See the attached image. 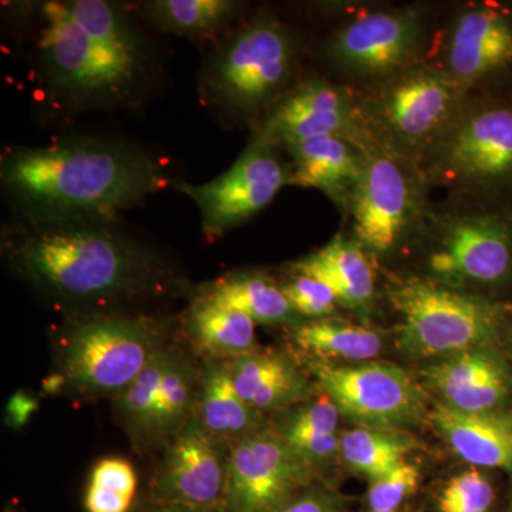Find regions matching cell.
Segmentation results:
<instances>
[{
	"label": "cell",
	"instance_id": "cell-1",
	"mask_svg": "<svg viewBox=\"0 0 512 512\" xmlns=\"http://www.w3.org/2000/svg\"><path fill=\"white\" fill-rule=\"evenodd\" d=\"M0 256L16 281L62 316L163 312L194 286L174 256L121 220H8Z\"/></svg>",
	"mask_w": 512,
	"mask_h": 512
},
{
	"label": "cell",
	"instance_id": "cell-2",
	"mask_svg": "<svg viewBox=\"0 0 512 512\" xmlns=\"http://www.w3.org/2000/svg\"><path fill=\"white\" fill-rule=\"evenodd\" d=\"M40 97L59 116L140 109L165 76L140 19L109 0H47L22 8Z\"/></svg>",
	"mask_w": 512,
	"mask_h": 512
},
{
	"label": "cell",
	"instance_id": "cell-3",
	"mask_svg": "<svg viewBox=\"0 0 512 512\" xmlns=\"http://www.w3.org/2000/svg\"><path fill=\"white\" fill-rule=\"evenodd\" d=\"M167 163L123 137L74 134L45 146H13L0 157L9 220H121L173 183Z\"/></svg>",
	"mask_w": 512,
	"mask_h": 512
},
{
	"label": "cell",
	"instance_id": "cell-4",
	"mask_svg": "<svg viewBox=\"0 0 512 512\" xmlns=\"http://www.w3.org/2000/svg\"><path fill=\"white\" fill-rule=\"evenodd\" d=\"M165 312H90L62 316L53 329L50 396L79 403L113 402L178 335Z\"/></svg>",
	"mask_w": 512,
	"mask_h": 512
},
{
	"label": "cell",
	"instance_id": "cell-5",
	"mask_svg": "<svg viewBox=\"0 0 512 512\" xmlns=\"http://www.w3.org/2000/svg\"><path fill=\"white\" fill-rule=\"evenodd\" d=\"M298 33L268 12L242 20L205 56L198 89L201 100L222 123L261 124L299 82Z\"/></svg>",
	"mask_w": 512,
	"mask_h": 512
},
{
	"label": "cell",
	"instance_id": "cell-6",
	"mask_svg": "<svg viewBox=\"0 0 512 512\" xmlns=\"http://www.w3.org/2000/svg\"><path fill=\"white\" fill-rule=\"evenodd\" d=\"M410 247L423 254L417 276L501 301L512 288V198L443 195Z\"/></svg>",
	"mask_w": 512,
	"mask_h": 512
},
{
	"label": "cell",
	"instance_id": "cell-7",
	"mask_svg": "<svg viewBox=\"0 0 512 512\" xmlns=\"http://www.w3.org/2000/svg\"><path fill=\"white\" fill-rule=\"evenodd\" d=\"M420 167L433 192L512 198L511 90L468 94Z\"/></svg>",
	"mask_w": 512,
	"mask_h": 512
},
{
	"label": "cell",
	"instance_id": "cell-8",
	"mask_svg": "<svg viewBox=\"0 0 512 512\" xmlns=\"http://www.w3.org/2000/svg\"><path fill=\"white\" fill-rule=\"evenodd\" d=\"M387 301L399 316L397 345L420 357L497 348L512 318V303L410 274L390 282Z\"/></svg>",
	"mask_w": 512,
	"mask_h": 512
},
{
	"label": "cell",
	"instance_id": "cell-9",
	"mask_svg": "<svg viewBox=\"0 0 512 512\" xmlns=\"http://www.w3.org/2000/svg\"><path fill=\"white\" fill-rule=\"evenodd\" d=\"M352 92L372 144L419 165L470 94L430 60Z\"/></svg>",
	"mask_w": 512,
	"mask_h": 512
},
{
	"label": "cell",
	"instance_id": "cell-10",
	"mask_svg": "<svg viewBox=\"0 0 512 512\" xmlns=\"http://www.w3.org/2000/svg\"><path fill=\"white\" fill-rule=\"evenodd\" d=\"M419 164L372 144L365 173L343 211L348 235L373 261L409 248L433 198Z\"/></svg>",
	"mask_w": 512,
	"mask_h": 512
},
{
	"label": "cell",
	"instance_id": "cell-11",
	"mask_svg": "<svg viewBox=\"0 0 512 512\" xmlns=\"http://www.w3.org/2000/svg\"><path fill=\"white\" fill-rule=\"evenodd\" d=\"M429 16L417 6L370 10L343 22L323 47L330 66L362 89L429 59Z\"/></svg>",
	"mask_w": 512,
	"mask_h": 512
},
{
	"label": "cell",
	"instance_id": "cell-12",
	"mask_svg": "<svg viewBox=\"0 0 512 512\" xmlns=\"http://www.w3.org/2000/svg\"><path fill=\"white\" fill-rule=\"evenodd\" d=\"M288 185L291 163L281 148L252 130L247 147L225 173L204 184L178 180L174 188L197 205L202 234L212 241L261 214Z\"/></svg>",
	"mask_w": 512,
	"mask_h": 512
},
{
	"label": "cell",
	"instance_id": "cell-13",
	"mask_svg": "<svg viewBox=\"0 0 512 512\" xmlns=\"http://www.w3.org/2000/svg\"><path fill=\"white\" fill-rule=\"evenodd\" d=\"M301 360L319 392L360 426L397 431L417 426L426 416L423 389L402 367L383 362L342 366L305 355Z\"/></svg>",
	"mask_w": 512,
	"mask_h": 512
},
{
	"label": "cell",
	"instance_id": "cell-14",
	"mask_svg": "<svg viewBox=\"0 0 512 512\" xmlns=\"http://www.w3.org/2000/svg\"><path fill=\"white\" fill-rule=\"evenodd\" d=\"M436 63L468 93L498 89L512 74V2H471L448 20Z\"/></svg>",
	"mask_w": 512,
	"mask_h": 512
},
{
	"label": "cell",
	"instance_id": "cell-15",
	"mask_svg": "<svg viewBox=\"0 0 512 512\" xmlns=\"http://www.w3.org/2000/svg\"><path fill=\"white\" fill-rule=\"evenodd\" d=\"M318 478L269 424L232 446L225 511L276 512Z\"/></svg>",
	"mask_w": 512,
	"mask_h": 512
},
{
	"label": "cell",
	"instance_id": "cell-16",
	"mask_svg": "<svg viewBox=\"0 0 512 512\" xmlns=\"http://www.w3.org/2000/svg\"><path fill=\"white\" fill-rule=\"evenodd\" d=\"M231 450L194 417L157 458L141 497L151 503L224 507Z\"/></svg>",
	"mask_w": 512,
	"mask_h": 512
},
{
	"label": "cell",
	"instance_id": "cell-17",
	"mask_svg": "<svg viewBox=\"0 0 512 512\" xmlns=\"http://www.w3.org/2000/svg\"><path fill=\"white\" fill-rule=\"evenodd\" d=\"M254 130L279 148L316 137H342L369 148L352 89L319 76L303 77Z\"/></svg>",
	"mask_w": 512,
	"mask_h": 512
},
{
	"label": "cell",
	"instance_id": "cell-18",
	"mask_svg": "<svg viewBox=\"0 0 512 512\" xmlns=\"http://www.w3.org/2000/svg\"><path fill=\"white\" fill-rule=\"evenodd\" d=\"M440 403L460 412L505 410L512 400V372L495 348L441 357L423 372Z\"/></svg>",
	"mask_w": 512,
	"mask_h": 512
},
{
	"label": "cell",
	"instance_id": "cell-19",
	"mask_svg": "<svg viewBox=\"0 0 512 512\" xmlns=\"http://www.w3.org/2000/svg\"><path fill=\"white\" fill-rule=\"evenodd\" d=\"M227 363L242 399L265 416L308 402L319 390L305 367L286 353L258 349Z\"/></svg>",
	"mask_w": 512,
	"mask_h": 512
},
{
	"label": "cell",
	"instance_id": "cell-20",
	"mask_svg": "<svg viewBox=\"0 0 512 512\" xmlns=\"http://www.w3.org/2000/svg\"><path fill=\"white\" fill-rule=\"evenodd\" d=\"M289 156L292 185L315 188L329 198L340 214L362 180L367 148L342 137H316L281 148Z\"/></svg>",
	"mask_w": 512,
	"mask_h": 512
},
{
	"label": "cell",
	"instance_id": "cell-21",
	"mask_svg": "<svg viewBox=\"0 0 512 512\" xmlns=\"http://www.w3.org/2000/svg\"><path fill=\"white\" fill-rule=\"evenodd\" d=\"M288 269L319 279L329 286L339 305L365 316L376 298V266L372 256L348 235L339 232L328 244L288 265Z\"/></svg>",
	"mask_w": 512,
	"mask_h": 512
},
{
	"label": "cell",
	"instance_id": "cell-22",
	"mask_svg": "<svg viewBox=\"0 0 512 512\" xmlns=\"http://www.w3.org/2000/svg\"><path fill=\"white\" fill-rule=\"evenodd\" d=\"M434 429L458 457L474 467L512 474V413H467L437 403L430 414Z\"/></svg>",
	"mask_w": 512,
	"mask_h": 512
},
{
	"label": "cell",
	"instance_id": "cell-23",
	"mask_svg": "<svg viewBox=\"0 0 512 512\" xmlns=\"http://www.w3.org/2000/svg\"><path fill=\"white\" fill-rule=\"evenodd\" d=\"M178 326L181 338L201 359L232 360L258 350L254 320L204 296L190 293Z\"/></svg>",
	"mask_w": 512,
	"mask_h": 512
},
{
	"label": "cell",
	"instance_id": "cell-24",
	"mask_svg": "<svg viewBox=\"0 0 512 512\" xmlns=\"http://www.w3.org/2000/svg\"><path fill=\"white\" fill-rule=\"evenodd\" d=\"M190 293L231 306L248 315L256 325L292 329L308 322L292 308L278 281L259 271L227 272L192 286Z\"/></svg>",
	"mask_w": 512,
	"mask_h": 512
},
{
	"label": "cell",
	"instance_id": "cell-25",
	"mask_svg": "<svg viewBox=\"0 0 512 512\" xmlns=\"http://www.w3.org/2000/svg\"><path fill=\"white\" fill-rule=\"evenodd\" d=\"M195 417L231 446L269 426L268 416L249 406L238 393L227 360L202 359Z\"/></svg>",
	"mask_w": 512,
	"mask_h": 512
},
{
	"label": "cell",
	"instance_id": "cell-26",
	"mask_svg": "<svg viewBox=\"0 0 512 512\" xmlns=\"http://www.w3.org/2000/svg\"><path fill=\"white\" fill-rule=\"evenodd\" d=\"M245 3L235 0H150L141 18L165 35L210 40L227 35L244 20Z\"/></svg>",
	"mask_w": 512,
	"mask_h": 512
},
{
	"label": "cell",
	"instance_id": "cell-27",
	"mask_svg": "<svg viewBox=\"0 0 512 512\" xmlns=\"http://www.w3.org/2000/svg\"><path fill=\"white\" fill-rule=\"evenodd\" d=\"M289 339L301 355L316 359H342L367 362L376 359L383 340L376 330L346 320L330 318L308 320L289 329Z\"/></svg>",
	"mask_w": 512,
	"mask_h": 512
},
{
	"label": "cell",
	"instance_id": "cell-28",
	"mask_svg": "<svg viewBox=\"0 0 512 512\" xmlns=\"http://www.w3.org/2000/svg\"><path fill=\"white\" fill-rule=\"evenodd\" d=\"M413 448V441L399 431L359 426L340 436L339 454L349 467L373 481L399 466Z\"/></svg>",
	"mask_w": 512,
	"mask_h": 512
},
{
	"label": "cell",
	"instance_id": "cell-29",
	"mask_svg": "<svg viewBox=\"0 0 512 512\" xmlns=\"http://www.w3.org/2000/svg\"><path fill=\"white\" fill-rule=\"evenodd\" d=\"M284 281H278L282 292L298 315L305 320L330 318L339 305L328 285L319 279L285 268Z\"/></svg>",
	"mask_w": 512,
	"mask_h": 512
},
{
	"label": "cell",
	"instance_id": "cell-30",
	"mask_svg": "<svg viewBox=\"0 0 512 512\" xmlns=\"http://www.w3.org/2000/svg\"><path fill=\"white\" fill-rule=\"evenodd\" d=\"M494 488L478 468L463 471L451 478L439 497L440 512H490Z\"/></svg>",
	"mask_w": 512,
	"mask_h": 512
},
{
	"label": "cell",
	"instance_id": "cell-31",
	"mask_svg": "<svg viewBox=\"0 0 512 512\" xmlns=\"http://www.w3.org/2000/svg\"><path fill=\"white\" fill-rule=\"evenodd\" d=\"M420 471L416 464L404 460L399 466L370 483L367 504L370 512L399 510L407 497L419 488Z\"/></svg>",
	"mask_w": 512,
	"mask_h": 512
},
{
	"label": "cell",
	"instance_id": "cell-32",
	"mask_svg": "<svg viewBox=\"0 0 512 512\" xmlns=\"http://www.w3.org/2000/svg\"><path fill=\"white\" fill-rule=\"evenodd\" d=\"M87 483L109 488L128 497L138 498L136 468L123 457H104L94 464Z\"/></svg>",
	"mask_w": 512,
	"mask_h": 512
},
{
	"label": "cell",
	"instance_id": "cell-33",
	"mask_svg": "<svg viewBox=\"0 0 512 512\" xmlns=\"http://www.w3.org/2000/svg\"><path fill=\"white\" fill-rule=\"evenodd\" d=\"M276 512H343V505L339 495L315 483L296 494Z\"/></svg>",
	"mask_w": 512,
	"mask_h": 512
},
{
	"label": "cell",
	"instance_id": "cell-34",
	"mask_svg": "<svg viewBox=\"0 0 512 512\" xmlns=\"http://www.w3.org/2000/svg\"><path fill=\"white\" fill-rule=\"evenodd\" d=\"M138 498L128 497L109 488L87 483L83 495L86 512H133Z\"/></svg>",
	"mask_w": 512,
	"mask_h": 512
},
{
	"label": "cell",
	"instance_id": "cell-35",
	"mask_svg": "<svg viewBox=\"0 0 512 512\" xmlns=\"http://www.w3.org/2000/svg\"><path fill=\"white\" fill-rule=\"evenodd\" d=\"M133 512H227L224 507H192V505L151 503L138 497Z\"/></svg>",
	"mask_w": 512,
	"mask_h": 512
},
{
	"label": "cell",
	"instance_id": "cell-36",
	"mask_svg": "<svg viewBox=\"0 0 512 512\" xmlns=\"http://www.w3.org/2000/svg\"><path fill=\"white\" fill-rule=\"evenodd\" d=\"M2 512H22V511L19 510L18 505L9 504V505H6L5 508H3Z\"/></svg>",
	"mask_w": 512,
	"mask_h": 512
},
{
	"label": "cell",
	"instance_id": "cell-37",
	"mask_svg": "<svg viewBox=\"0 0 512 512\" xmlns=\"http://www.w3.org/2000/svg\"><path fill=\"white\" fill-rule=\"evenodd\" d=\"M507 336H508V340H510V356H511V362H512V318H511L510 326H508Z\"/></svg>",
	"mask_w": 512,
	"mask_h": 512
},
{
	"label": "cell",
	"instance_id": "cell-38",
	"mask_svg": "<svg viewBox=\"0 0 512 512\" xmlns=\"http://www.w3.org/2000/svg\"><path fill=\"white\" fill-rule=\"evenodd\" d=\"M386 512H402V511L396 510V511H386Z\"/></svg>",
	"mask_w": 512,
	"mask_h": 512
}]
</instances>
